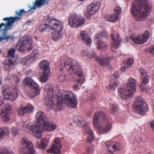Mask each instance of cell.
Returning a JSON list of instances; mask_svg holds the SVG:
<instances>
[{"label": "cell", "mask_w": 154, "mask_h": 154, "mask_svg": "<svg viewBox=\"0 0 154 154\" xmlns=\"http://www.w3.org/2000/svg\"><path fill=\"white\" fill-rule=\"evenodd\" d=\"M135 112L141 116H144L149 110V107L144 99L141 97H137L132 106Z\"/></svg>", "instance_id": "9c48e42d"}, {"label": "cell", "mask_w": 154, "mask_h": 154, "mask_svg": "<svg viewBox=\"0 0 154 154\" xmlns=\"http://www.w3.org/2000/svg\"><path fill=\"white\" fill-rule=\"evenodd\" d=\"M80 1H83V0H80Z\"/></svg>", "instance_id": "ab89813d"}, {"label": "cell", "mask_w": 154, "mask_h": 154, "mask_svg": "<svg viewBox=\"0 0 154 154\" xmlns=\"http://www.w3.org/2000/svg\"><path fill=\"white\" fill-rule=\"evenodd\" d=\"M106 20L110 22H115L118 20V16L116 14H110L107 16Z\"/></svg>", "instance_id": "4dcf8cb0"}, {"label": "cell", "mask_w": 154, "mask_h": 154, "mask_svg": "<svg viewBox=\"0 0 154 154\" xmlns=\"http://www.w3.org/2000/svg\"><path fill=\"white\" fill-rule=\"evenodd\" d=\"M142 77V82L144 84H146L149 82V77L144 69H141L140 71Z\"/></svg>", "instance_id": "f546056e"}, {"label": "cell", "mask_w": 154, "mask_h": 154, "mask_svg": "<svg viewBox=\"0 0 154 154\" xmlns=\"http://www.w3.org/2000/svg\"><path fill=\"white\" fill-rule=\"evenodd\" d=\"M134 63V60L132 58H129L125 62L124 66L121 68V70L122 72H125L127 68L130 67Z\"/></svg>", "instance_id": "f1b7e54d"}, {"label": "cell", "mask_w": 154, "mask_h": 154, "mask_svg": "<svg viewBox=\"0 0 154 154\" xmlns=\"http://www.w3.org/2000/svg\"><path fill=\"white\" fill-rule=\"evenodd\" d=\"M106 146L108 151L111 153L119 151L120 149V145L118 142L115 141H109L106 143Z\"/></svg>", "instance_id": "7402d4cb"}, {"label": "cell", "mask_w": 154, "mask_h": 154, "mask_svg": "<svg viewBox=\"0 0 154 154\" xmlns=\"http://www.w3.org/2000/svg\"><path fill=\"white\" fill-rule=\"evenodd\" d=\"M101 3L100 2H96L92 3L87 7L85 15L87 17H91L96 14L100 9Z\"/></svg>", "instance_id": "ffe728a7"}, {"label": "cell", "mask_w": 154, "mask_h": 154, "mask_svg": "<svg viewBox=\"0 0 154 154\" xmlns=\"http://www.w3.org/2000/svg\"><path fill=\"white\" fill-rule=\"evenodd\" d=\"M36 124L39 125L43 130L52 131L56 128L55 124L48 121L46 115L42 112H39L36 115Z\"/></svg>", "instance_id": "ba28073f"}, {"label": "cell", "mask_w": 154, "mask_h": 154, "mask_svg": "<svg viewBox=\"0 0 154 154\" xmlns=\"http://www.w3.org/2000/svg\"><path fill=\"white\" fill-rule=\"evenodd\" d=\"M0 154H13L11 152H9L5 148H2L1 150Z\"/></svg>", "instance_id": "e575fe53"}, {"label": "cell", "mask_w": 154, "mask_h": 154, "mask_svg": "<svg viewBox=\"0 0 154 154\" xmlns=\"http://www.w3.org/2000/svg\"><path fill=\"white\" fill-rule=\"evenodd\" d=\"M96 60L98 62L99 64L102 66H106L109 65L110 61L109 59L105 58H100L97 57L96 58Z\"/></svg>", "instance_id": "83f0119b"}, {"label": "cell", "mask_w": 154, "mask_h": 154, "mask_svg": "<svg viewBox=\"0 0 154 154\" xmlns=\"http://www.w3.org/2000/svg\"><path fill=\"white\" fill-rule=\"evenodd\" d=\"M47 28L51 29L56 32H61L62 31L63 26L62 23L59 21L54 18H49L46 20L45 24L42 28L41 27V30H44Z\"/></svg>", "instance_id": "8fae6325"}, {"label": "cell", "mask_w": 154, "mask_h": 154, "mask_svg": "<svg viewBox=\"0 0 154 154\" xmlns=\"http://www.w3.org/2000/svg\"><path fill=\"white\" fill-rule=\"evenodd\" d=\"M146 52L154 55V45L146 50Z\"/></svg>", "instance_id": "d590c367"}, {"label": "cell", "mask_w": 154, "mask_h": 154, "mask_svg": "<svg viewBox=\"0 0 154 154\" xmlns=\"http://www.w3.org/2000/svg\"><path fill=\"white\" fill-rule=\"evenodd\" d=\"M34 47L33 40L30 36L24 35L16 44V49L21 53H27L32 50Z\"/></svg>", "instance_id": "52a82bcc"}, {"label": "cell", "mask_w": 154, "mask_h": 154, "mask_svg": "<svg viewBox=\"0 0 154 154\" xmlns=\"http://www.w3.org/2000/svg\"><path fill=\"white\" fill-rule=\"evenodd\" d=\"M118 83H119V82L118 81L115 82L111 84H109L108 86H107V88L108 89L114 88L118 85Z\"/></svg>", "instance_id": "d6a6232c"}, {"label": "cell", "mask_w": 154, "mask_h": 154, "mask_svg": "<svg viewBox=\"0 0 154 154\" xmlns=\"http://www.w3.org/2000/svg\"><path fill=\"white\" fill-rule=\"evenodd\" d=\"M61 38V32H53L52 34V38L54 41L59 40Z\"/></svg>", "instance_id": "1f68e13d"}, {"label": "cell", "mask_w": 154, "mask_h": 154, "mask_svg": "<svg viewBox=\"0 0 154 154\" xmlns=\"http://www.w3.org/2000/svg\"><path fill=\"white\" fill-rule=\"evenodd\" d=\"M62 144L59 138H56L53 140L50 148L47 150L48 154H61Z\"/></svg>", "instance_id": "d6986e66"}, {"label": "cell", "mask_w": 154, "mask_h": 154, "mask_svg": "<svg viewBox=\"0 0 154 154\" xmlns=\"http://www.w3.org/2000/svg\"><path fill=\"white\" fill-rule=\"evenodd\" d=\"M21 147L20 150V154H35V151L33 144L30 141H27L25 138L21 140Z\"/></svg>", "instance_id": "9a60e30c"}, {"label": "cell", "mask_w": 154, "mask_h": 154, "mask_svg": "<svg viewBox=\"0 0 154 154\" xmlns=\"http://www.w3.org/2000/svg\"></svg>", "instance_id": "60d3db41"}, {"label": "cell", "mask_w": 154, "mask_h": 154, "mask_svg": "<svg viewBox=\"0 0 154 154\" xmlns=\"http://www.w3.org/2000/svg\"><path fill=\"white\" fill-rule=\"evenodd\" d=\"M136 91V81L133 78H130L124 85L119 87L118 94L121 98L127 99L134 96Z\"/></svg>", "instance_id": "8992f818"}, {"label": "cell", "mask_w": 154, "mask_h": 154, "mask_svg": "<svg viewBox=\"0 0 154 154\" xmlns=\"http://www.w3.org/2000/svg\"><path fill=\"white\" fill-rule=\"evenodd\" d=\"M5 134V131L4 128H1V130H0V137H1V139L2 140V137H3L4 136Z\"/></svg>", "instance_id": "8d00e7d4"}, {"label": "cell", "mask_w": 154, "mask_h": 154, "mask_svg": "<svg viewBox=\"0 0 154 154\" xmlns=\"http://www.w3.org/2000/svg\"><path fill=\"white\" fill-rule=\"evenodd\" d=\"M58 78L61 81L67 82L74 90H77L84 83L85 76L79 65L75 60L66 57L59 65Z\"/></svg>", "instance_id": "6da1fadb"}, {"label": "cell", "mask_w": 154, "mask_h": 154, "mask_svg": "<svg viewBox=\"0 0 154 154\" xmlns=\"http://www.w3.org/2000/svg\"><path fill=\"white\" fill-rule=\"evenodd\" d=\"M49 143V139L46 137L42 138L40 142L36 143V147L38 149L44 150L48 146Z\"/></svg>", "instance_id": "4316f807"}, {"label": "cell", "mask_w": 154, "mask_h": 154, "mask_svg": "<svg viewBox=\"0 0 154 154\" xmlns=\"http://www.w3.org/2000/svg\"><path fill=\"white\" fill-rule=\"evenodd\" d=\"M152 8L151 4L147 0H135L131 4L130 11L136 20L142 21L149 16Z\"/></svg>", "instance_id": "7a4b0ae2"}, {"label": "cell", "mask_w": 154, "mask_h": 154, "mask_svg": "<svg viewBox=\"0 0 154 154\" xmlns=\"http://www.w3.org/2000/svg\"><path fill=\"white\" fill-rule=\"evenodd\" d=\"M78 102L75 94L68 90L58 91L57 94V106L58 109H61L63 106L71 108H76Z\"/></svg>", "instance_id": "277c9868"}, {"label": "cell", "mask_w": 154, "mask_h": 154, "mask_svg": "<svg viewBox=\"0 0 154 154\" xmlns=\"http://www.w3.org/2000/svg\"><path fill=\"white\" fill-rule=\"evenodd\" d=\"M86 18L79 14H72L68 20L70 26L72 28H78L83 25L86 23Z\"/></svg>", "instance_id": "5bb4252c"}, {"label": "cell", "mask_w": 154, "mask_h": 154, "mask_svg": "<svg viewBox=\"0 0 154 154\" xmlns=\"http://www.w3.org/2000/svg\"><path fill=\"white\" fill-rule=\"evenodd\" d=\"M39 55L38 49H34L30 54L23 58L20 61V64L24 66H28L35 61Z\"/></svg>", "instance_id": "ac0fdd59"}, {"label": "cell", "mask_w": 154, "mask_h": 154, "mask_svg": "<svg viewBox=\"0 0 154 154\" xmlns=\"http://www.w3.org/2000/svg\"><path fill=\"white\" fill-rule=\"evenodd\" d=\"M80 35L81 39L84 42V43L89 47H90L92 43V40L87 32L85 31H82L80 32Z\"/></svg>", "instance_id": "d4e9b609"}, {"label": "cell", "mask_w": 154, "mask_h": 154, "mask_svg": "<svg viewBox=\"0 0 154 154\" xmlns=\"http://www.w3.org/2000/svg\"><path fill=\"white\" fill-rule=\"evenodd\" d=\"M18 62V58L17 56L7 55L2 62L3 68L6 71L12 70L17 65Z\"/></svg>", "instance_id": "4fadbf2b"}, {"label": "cell", "mask_w": 154, "mask_h": 154, "mask_svg": "<svg viewBox=\"0 0 154 154\" xmlns=\"http://www.w3.org/2000/svg\"><path fill=\"white\" fill-rule=\"evenodd\" d=\"M115 13L117 15H119L122 12V8L120 6H116L115 8Z\"/></svg>", "instance_id": "836d02e7"}, {"label": "cell", "mask_w": 154, "mask_h": 154, "mask_svg": "<svg viewBox=\"0 0 154 154\" xmlns=\"http://www.w3.org/2000/svg\"><path fill=\"white\" fill-rule=\"evenodd\" d=\"M12 133L14 136H15L18 134L17 129H16L15 128H12Z\"/></svg>", "instance_id": "74e56055"}, {"label": "cell", "mask_w": 154, "mask_h": 154, "mask_svg": "<svg viewBox=\"0 0 154 154\" xmlns=\"http://www.w3.org/2000/svg\"><path fill=\"white\" fill-rule=\"evenodd\" d=\"M111 38L113 41V46L115 48H118L120 46L121 39L119 34L117 33H112L111 34Z\"/></svg>", "instance_id": "cb8c5ba5"}, {"label": "cell", "mask_w": 154, "mask_h": 154, "mask_svg": "<svg viewBox=\"0 0 154 154\" xmlns=\"http://www.w3.org/2000/svg\"><path fill=\"white\" fill-rule=\"evenodd\" d=\"M97 48L99 50H103L106 48L108 44L106 42L100 38V37L97 36L96 38Z\"/></svg>", "instance_id": "484cf974"}, {"label": "cell", "mask_w": 154, "mask_h": 154, "mask_svg": "<svg viewBox=\"0 0 154 154\" xmlns=\"http://www.w3.org/2000/svg\"><path fill=\"white\" fill-rule=\"evenodd\" d=\"M34 110L33 106L30 103L23 104L18 109V114L20 116L32 113Z\"/></svg>", "instance_id": "44dd1931"}, {"label": "cell", "mask_w": 154, "mask_h": 154, "mask_svg": "<svg viewBox=\"0 0 154 154\" xmlns=\"http://www.w3.org/2000/svg\"><path fill=\"white\" fill-rule=\"evenodd\" d=\"M2 93L4 98L8 100L14 101L18 97L17 89L10 85H3L2 88Z\"/></svg>", "instance_id": "30bf717a"}, {"label": "cell", "mask_w": 154, "mask_h": 154, "mask_svg": "<svg viewBox=\"0 0 154 154\" xmlns=\"http://www.w3.org/2000/svg\"><path fill=\"white\" fill-rule=\"evenodd\" d=\"M39 66L41 69L43 70L42 75L40 78L41 82L44 83L49 80L50 76L51 71L49 67V63L48 60H43L40 61L39 63Z\"/></svg>", "instance_id": "7c38bea8"}, {"label": "cell", "mask_w": 154, "mask_h": 154, "mask_svg": "<svg viewBox=\"0 0 154 154\" xmlns=\"http://www.w3.org/2000/svg\"><path fill=\"white\" fill-rule=\"evenodd\" d=\"M150 125H151V128H152V129L154 133V120L151 122Z\"/></svg>", "instance_id": "f35d334b"}, {"label": "cell", "mask_w": 154, "mask_h": 154, "mask_svg": "<svg viewBox=\"0 0 154 154\" xmlns=\"http://www.w3.org/2000/svg\"><path fill=\"white\" fill-rule=\"evenodd\" d=\"M94 128L99 134L107 133L112 127V121L107 115L102 111L96 112L93 119Z\"/></svg>", "instance_id": "3957f363"}, {"label": "cell", "mask_w": 154, "mask_h": 154, "mask_svg": "<svg viewBox=\"0 0 154 154\" xmlns=\"http://www.w3.org/2000/svg\"><path fill=\"white\" fill-rule=\"evenodd\" d=\"M30 130L36 138L39 139L42 137L43 130L37 124H34L31 126Z\"/></svg>", "instance_id": "603a6c76"}, {"label": "cell", "mask_w": 154, "mask_h": 154, "mask_svg": "<svg viewBox=\"0 0 154 154\" xmlns=\"http://www.w3.org/2000/svg\"><path fill=\"white\" fill-rule=\"evenodd\" d=\"M12 111V107L9 104H6L1 109V118L2 121L5 123L9 122Z\"/></svg>", "instance_id": "e0dca14e"}, {"label": "cell", "mask_w": 154, "mask_h": 154, "mask_svg": "<svg viewBox=\"0 0 154 154\" xmlns=\"http://www.w3.org/2000/svg\"><path fill=\"white\" fill-rule=\"evenodd\" d=\"M150 37V33L148 31H146L144 33L139 35L132 34L130 38L132 41L137 45H142L147 42Z\"/></svg>", "instance_id": "2e32d148"}, {"label": "cell", "mask_w": 154, "mask_h": 154, "mask_svg": "<svg viewBox=\"0 0 154 154\" xmlns=\"http://www.w3.org/2000/svg\"><path fill=\"white\" fill-rule=\"evenodd\" d=\"M21 89L25 96L33 98L39 96L40 92L39 86L31 78H25L22 82Z\"/></svg>", "instance_id": "5b68a950"}]
</instances>
